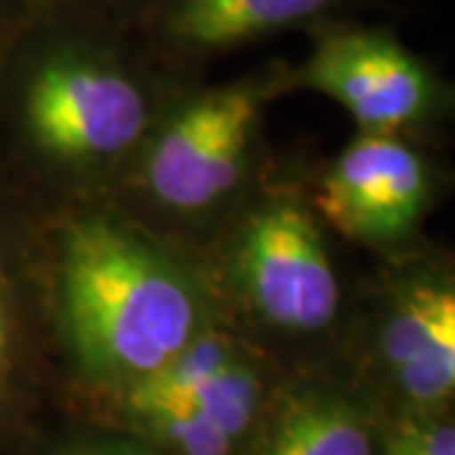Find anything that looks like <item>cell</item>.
Instances as JSON below:
<instances>
[{"label": "cell", "instance_id": "6da1fadb", "mask_svg": "<svg viewBox=\"0 0 455 455\" xmlns=\"http://www.w3.org/2000/svg\"><path fill=\"white\" fill-rule=\"evenodd\" d=\"M61 289L66 329L84 364L130 387L200 334L196 293L182 274L107 220L71 230Z\"/></svg>", "mask_w": 455, "mask_h": 455}, {"label": "cell", "instance_id": "7a4b0ae2", "mask_svg": "<svg viewBox=\"0 0 455 455\" xmlns=\"http://www.w3.org/2000/svg\"><path fill=\"white\" fill-rule=\"evenodd\" d=\"M26 109L38 142L66 157L116 155L142 134L147 99L109 51L59 38L33 61Z\"/></svg>", "mask_w": 455, "mask_h": 455}, {"label": "cell", "instance_id": "3957f363", "mask_svg": "<svg viewBox=\"0 0 455 455\" xmlns=\"http://www.w3.org/2000/svg\"><path fill=\"white\" fill-rule=\"evenodd\" d=\"M316 89L357 119L362 130L387 134L412 122L433 94L430 71L387 31L329 26L299 71Z\"/></svg>", "mask_w": 455, "mask_h": 455}, {"label": "cell", "instance_id": "277c9868", "mask_svg": "<svg viewBox=\"0 0 455 455\" xmlns=\"http://www.w3.org/2000/svg\"><path fill=\"white\" fill-rule=\"evenodd\" d=\"M241 276L260 316L283 329H324L339 309V283L319 230L291 205H276L251 223Z\"/></svg>", "mask_w": 455, "mask_h": 455}, {"label": "cell", "instance_id": "5b68a950", "mask_svg": "<svg viewBox=\"0 0 455 455\" xmlns=\"http://www.w3.org/2000/svg\"><path fill=\"white\" fill-rule=\"evenodd\" d=\"M259 109L253 86L196 99L175 116L147 164L152 193L178 211H197L238 182Z\"/></svg>", "mask_w": 455, "mask_h": 455}, {"label": "cell", "instance_id": "8992f818", "mask_svg": "<svg viewBox=\"0 0 455 455\" xmlns=\"http://www.w3.org/2000/svg\"><path fill=\"white\" fill-rule=\"evenodd\" d=\"M427 196L420 157L390 134H362L331 167L319 197L322 212L341 233L364 241L403 238Z\"/></svg>", "mask_w": 455, "mask_h": 455}, {"label": "cell", "instance_id": "52a82bcc", "mask_svg": "<svg viewBox=\"0 0 455 455\" xmlns=\"http://www.w3.org/2000/svg\"><path fill=\"white\" fill-rule=\"evenodd\" d=\"M344 0H160L155 31L185 53H215L307 26Z\"/></svg>", "mask_w": 455, "mask_h": 455}, {"label": "cell", "instance_id": "ba28073f", "mask_svg": "<svg viewBox=\"0 0 455 455\" xmlns=\"http://www.w3.org/2000/svg\"><path fill=\"white\" fill-rule=\"evenodd\" d=\"M382 349L400 387L433 405L455 387V296L440 286H420L390 316Z\"/></svg>", "mask_w": 455, "mask_h": 455}, {"label": "cell", "instance_id": "9c48e42d", "mask_svg": "<svg viewBox=\"0 0 455 455\" xmlns=\"http://www.w3.org/2000/svg\"><path fill=\"white\" fill-rule=\"evenodd\" d=\"M260 455H372V435L344 400L311 397L278 420Z\"/></svg>", "mask_w": 455, "mask_h": 455}, {"label": "cell", "instance_id": "30bf717a", "mask_svg": "<svg viewBox=\"0 0 455 455\" xmlns=\"http://www.w3.org/2000/svg\"><path fill=\"white\" fill-rule=\"evenodd\" d=\"M130 405L134 412L152 405L193 407L235 443L248 430V425L256 415L259 379L238 359L228 357L223 364H218L211 374H205L200 382H196L188 390L172 392L164 397L134 400Z\"/></svg>", "mask_w": 455, "mask_h": 455}, {"label": "cell", "instance_id": "8fae6325", "mask_svg": "<svg viewBox=\"0 0 455 455\" xmlns=\"http://www.w3.org/2000/svg\"><path fill=\"white\" fill-rule=\"evenodd\" d=\"M137 415L152 435L180 455H228L233 448V440L193 407L152 405L137 410Z\"/></svg>", "mask_w": 455, "mask_h": 455}, {"label": "cell", "instance_id": "7c38bea8", "mask_svg": "<svg viewBox=\"0 0 455 455\" xmlns=\"http://www.w3.org/2000/svg\"><path fill=\"white\" fill-rule=\"evenodd\" d=\"M385 455H455L453 425L405 420L392 433Z\"/></svg>", "mask_w": 455, "mask_h": 455}, {"label": "cell", "instance_id": "4fadbf2b", "mask_svg": "<svg viewBox=\"0 0 455 455\" xmlns=\"http://www.w3.org/2000/svg\"><path fill=\"white\" fill-rule=\"evenodd\" d=\"M61 455H147L137 448L130 445H122V443H82V445H74Z\"/></svg>", "mask_w": 455, "mask_h": 455}, {"label": "cell", "instance_id": "5bb4252c", "mask_svg": "<svg viewBox=\"0 0 455 455\" xmlns=\"http://www.w3.org/2000/svg\"><path fill=\"white\" fill-rule=\"evenodd\" d=\"M5 344H8V326H5V304H3V291H0V364L5 357Z\"/></svg>", "mask_w": 455, "mask_h": 455}, {"label": "cell", "instance_id": "9a60e30c", "mask_svg": "<svg viewBox=\"0 0 455 455\" xmlns=\"http://www.w3.org/2000/svg\"><path fill=\"white\" fill-rule=\"evenodd\" d=\"M5 36H8V18H5V11L0 8V46H3Z\"/></svg>", "mask_w": 455, "mask_h": 455}]
</instances>
